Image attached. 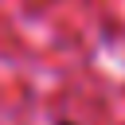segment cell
Masks as SVG:
<instances>
[{
	"label": "cell",
	"mask_w": 125,
	"mask_h": 125,
	"mask_svg": "<svg viewBox=\"0 0 125 125\" xmlns=\"http://www.w3.org/2000/svg\"><path fill=\"white\" fill-rule=\"evenodd\" d=\"M59 125H74V121H59Z\"/></svg>",
	"instance_id": "1"
}]
</instances>
